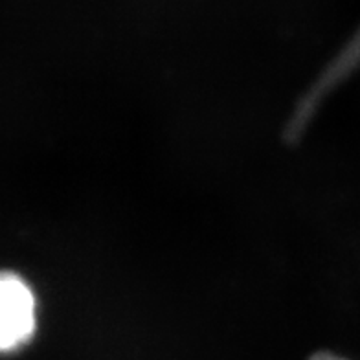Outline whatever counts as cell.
Wrapping results in <instances>:
<instances>
[{
    "instance_id": "cell-1",
    "label": "cell",
    "mask_w": 360,
    "mask_h": 360,
    "mask_svg": "<svg viewBox=\"0 0 360 360\" xmlns=\"http://www.w3.org/2000/svg\"><path fill=\"white\" fill-rule=\"evenodd\" d=\"M35 333V296L11 272H0V353L26 346Z\"/></svg>"
},
{
    "instance_id": "cell-2",
    "label": "cell",
    "mask_w": 360,
    "mask_h": 360,
    "mask_svg": "<svg viewBox=\"0 0 360 360\" xmlns=\"http://www.w3.org/2000/svg\"><path fill=\"white\" fill-rule=\"evenodd\" d=\"M311 360H347L344 356L333 355V353H320V355H314Z\"/></svg>"
}]
</instances>
